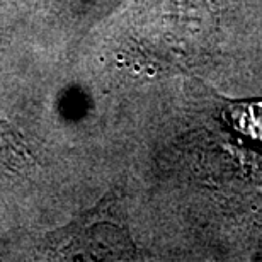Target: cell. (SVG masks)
Wrapping results in <instances>:
<instances>
[{"label": "cell", "instance_id": "6da1fadb", "mask_svg": "<svg viewBox=\"0 0 262 262\" xmlns=\"http://www.w3.org/2000/svg\"><path fill=\"white\" fill-rule=\"evenodd\" d=\"M43 252L56 260H123L135 257L121 189H113L96 206L48 233Z\"/></svg>", "mask_w": 262, "mask_h": 262}, {"label": "cell", "instance_id": "7a4b0ae2", "mask_svg": "<svg viewBox=\"0 0 262 262\" xmlns=\"http://www.w3.org/2000/svg\"><path fill=\"white\" fill-rule=\"evenodd\" d=\"M216 99L222 102V118L230 131L245 143L262 146V99L228 101L218 96Z\"/></svg>", "mask_w": 262, "mask_h": 262}, {"label": "cell", "instance_id": "3957f363", "mask_svg": "<svg viewBox=\"0 0 262 262\" xmlns=\"http://www.w3.org/2000/svg\"><path fill=\"white\" fill-rule=\"evenodd\" d=\"M33 167V157L23 138L0 121V179L4 177H20Z\"/></svg>", "mask_w": 262, "mask_h": 262}]
</instances>
